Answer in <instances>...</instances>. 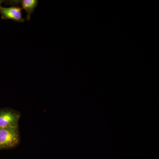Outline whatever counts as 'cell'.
I'll return each instance as SVG.
<instances>
[{"label": "cell", "mask_w": 159, "mask_h": 159, "mask_svg": "<svg viewBox=\"0 0 159 159\" xmlns=\"http://www.w3.org/2000/svg\"><path fill=\"white\" fill-rule=\"evenodd\" d=\"M22 8L19 6H11L10 7H0V13L2 19L11 20L18 22L23 23L25 18L22 17Z\"/></svg>", "instance_id": "3"}, {"label": "cell", "mask_w": 159, "mask_h": 159, "mask_svg": "<svg viewBox=\"0 0 159 159\" xmlns=\"http://www.w3.org/2000/svg\"><path fill=\"white\" fill-rule=\"evenodd\" d=\"M20 140L18 127L0 129V149L13 148L18 145Z\"/></svg>", "instance_id": "1"}, {"label": "cell", "mask_w": 159, "mask_h": 159, "mask_svg": "<svg viewBox=\"0 0 159 159\" xmlns=\"http://www.w3.org/2000/svg\"><path fill=\"white\" fill-rule=\"evenodd\" d=\"M6 3L12 6L19 5L21 6L22 9H25L28 14L27 20L29 21L31 19V14L34 12V9L37 7L39 2L37 0H14L6 1Z\"/></svg>", "instance_id": "4"}, {"label": "cell", "mask_w": 159, "mask_h": 159, "mask_svg": "<svg viewBox=\"0 0 159 159\" xmlns=\"http://www.w3.org/2000/svg\"><path fill=\"white\" fill-rule=\"evenodd\" d=\"M20 114L10 109H0V129L18 127Z\"/></svg>", "instance_id": "2"}, {"label": "cell", "mask_w": 159, "mask_h": 159, "mask_svg": "<svg viewBox=\"0 0 159 159\" xmlns=\"http://www.w3.org/2000/svg\"><path fill=\"white\" fill-rule=\"evenodd\" d=\"M6 1H3V0H0V7H1V5H2V4L3 3H6Z\"/></svg>", "instance_id": "5"}]
</instances>
